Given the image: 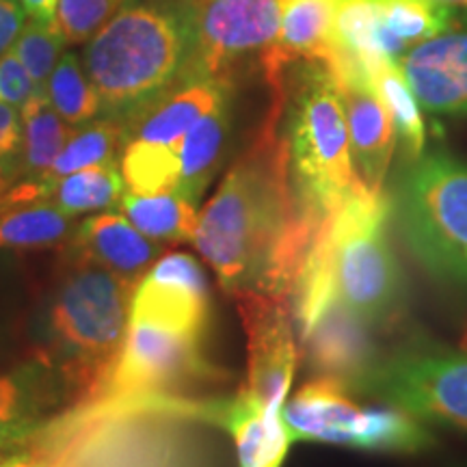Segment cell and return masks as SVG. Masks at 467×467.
Returning a JSON list of instances; mask_svg holds the SVG:
<instances>
[{
  "label": "cell",
  "mask_w": 467,
  "mask_h": 467,
  "mask_svg": "<svg viewBox=\"0 0 467 467\" xmlns=\"http://www.w3.org/2000/svg\"><path fill=\"white\" fill-rule=\"evenodd\" d=\"M337 3L340 0H279L282 25L277 42L260 67L271 89L284 87L285 72L296 63H325L329 58Z\"/></svg>",
  "instance_id": "18"
},
{
  "label": "cell",
  "mask_w": 467,
  "mask_h": 467,
  "mask_svg": "<svg viewBox=\"0 0 467 467\" xmlns=\"http://www.w3.org/2000/svg\"><path fill=\"white\" fill-rule=\"evenodd\" d=\"M124 192L126 184L117 162H102L57 180L46 192L44 202L74 219L98 210H119Z\"/></svg>",
  "instance_id": "26"
},
{
  "label": "cell",
  "mask_w": 467,
  "mask_h": 467,
  "mask_svg": "<svg viewBox=\"0 0 467 467\" xmlns=\"http://www.w3.org/2000/svg\"><path fill=\"white\" fill-rule=\"evenodd\" d=\"M254 141L227 169L223 182L197 219L192 244L227 295H292L309 251L323 234L303 217L290 180L284 117V87Z\"/></svg>",
  "instance_id": "1"
},
{
  "label": "cell",
  "mask_w": 467,
  "mask_h": 467,
  "mask_svg": "<svg viewBox=\"0 0 467 467\" xmlns=\"http://www.w3.org/2000/svg\"><path fill=\"white\" fill-rule=\"evenodd\" d=\"M461 348H463V350H465V355H467V331H465L463 340H461Z\"/></svg>",
  "instance_id": "41"
},
{
  "label": "cell",
  "mask_w": 467,
  "mask_h": 467,
  "mask_svg": "<svg viewBox=\"0 0 467 467\" xmlns=\"http://www.w3.org/2000/svg\"><path fill=\"white\" fill-rule=\"evenodd\" d=\"M195 0H128L85 46L100 117L132 126L186 80Z\"/></svg>",
  "instance_id": "5"
},
{
  "label": "cell",
  "mask_w": 467,
  "mask_h": 467,
  "mask_svg": "<svg viewBox=\"0 0 467 467\" xmlns=\"http://www.w3.org/2000/svg\"><path fill=\"white\" fill-rule=\"evenodd\" d=\"M435 443L431 431L405 409L389 405L364 407L353 448L368 452H422Z\"/></svg>",
  "instance_id": "28"
},
{
  "label": "cell",
  "mask_w": 467,
  "mask_h": 467,
  "mask_svg": "<svg viewBox=\"0 0 467 467\" xmlns=\"http://www.w3.org/2000/svg\"><path fill=\"white\" fill-rule=\"evenodd\" d=\"M337 91L347 115L350 159L359 182L372 192H383L389 162L396 148L392 115L370 83L364 69L355 66H334Z\"/></svg>",
  "instance_id": "13"
},
{
  "label": "cell",
  "mask_w": 467,
  "mask_h": 467,
  "mask_svg": "<svg viewBox=\"0 0 467 467\" xmlns=\"http://www.w3.org/2000/svg\"><path fill=\"white\" fill-rule=\"evenodd\" d=\"M119 171L126 191L150 195V192L175 191L180 178L178 148L128 141L119 156Z\"/></svg>",
  "instance_id": "32"
},
{
  "label": "cell",
  "mask_w": 467,
  "mask_h": 467,
  "mask_svg": "<svg viewBox=\"0 0 467 467\" xmlns=\"http://www.w3.org/2000/svg\"><path fill=\"white\" fill-rule=\"evenodd\" d=\"M0 467H37L33 461H28L25 454H11V457L0 461Z\"/></svg>",
  "instance_id": "39"
},
{
  "label": "cell",
  "mask_w": 467,
  "mask_h": 467,
  "mask_svg": "<svg viewBox=\"0 0 467 467\" xmlns=\"http://www.w3.org/2000/svg\"><path fill=\"white\" fill-rule=\"evenodd\" d=\"M370 83L381 98L385 109L392 115L396 134L400 137L402 145H405L409 159L418 161L424 150V119L420 113V104L413 96L411 87L407 85L405 76L392 58H385L370 72Z\"/></svg>",
  "instance_id": "30"
},
{
  "label": "cell",
  "mask_w": 467,
  "mask_h": 467,
  "mask_svg": "<svg viewBox=\"0 0 467 467\" xmlns=\"http://www.w3.org/2000/svg\"><path fill=\"white\" fill-rule=\"evenodd\" d=\"M299 66L290 87L285 83L284 102L290 180L303 217L323 234L359 178L334 74L320 61Z\"/></svg>",
  "instance_id": "6"
},
{
  "label": "cell",
  "mask_w": 467,
  "mask_h": 467,
  "mask_svg": "<svg viewBox=\"0 0 467 467\" xmlns=\"http://www.w3.org/2000/svg\"><path fill=\"white\" fill-rule=\"evenodd\" d=\"M232 126V104L225 96L189 128L178 148L180 178L175 192L200 206L203 191L219 171Z\"/></svg>",
  "instance_id": "22"
},
{
  "label": "cell",
  "mask_w": 467,
  "mask_h": 467,
  "mask_svg": "<svg viewBox=\"0 0 467 467\" xmlns=\"http://www.w3.org/2000/svg\"><path fill=\"white\" fill-rule=\"evenodd\" d=\"M375 327L368 325L337 299L320 309L317 318L299 331L301 353L317 377H336L340 381H355L379 359Z\"/></svg>",
  "instance_id": "15"
},
{
  "label": "cell",
  "mask_w": 467,
  "mask_h": 467,
  "mask_svg": "<svg viewBox=\"0 0 467 467\" xmlns=\"http://www.w3.org/2000/svg\"><path fill=\"white\" fill-rule=\"evenodd\" d=\"M232 83L210 78H189L173 87L154 107L145 110L128 128V141H143L165 148H180L189 128L214 104L230 96Z\"/></svg>",
  "instance_id": "20"
},
{
  "label": "cell",
  "mask_w": 467,
  "mask_h": 467,
  "mask_svg": "<svg viewBox=\"0 0 467 467\" xmlns=\"http://www.w3.org/2000/svg\"><path fill=\"white\" fill-rule=\"evenodd\" d=\"M67 405L72 399L63 379L33 355L0 372V454H16Z\"/></svg>",
  "instance_id": "14"
},
{
  "label": "cell",
  "mask_w": 467,
  "mask_h": 467,
  "mask_svg": "<svg viewBox=\"0 0 467 467\" xmlns=\"http://www.w3.org/2000/svg\"><path fill=\"white\" fill-rule=\"evenodd\" d=\"M126 143L128 128L109 117H98L89 124L74 128L44 178L31 182L37 191V202H44L50 186L69 173L91 165H102V162H117V156H121Z\"/></svg>",
  "instance_id": "23"
},
{
  "label": "cell",
  "mask_w": 467,
  "mask_h": 467,
  "mask_svg": "<svg viewBox=\"0 0 467 467\" xmlns=\"http://www.w3.org/2000/svg\"><path fill=\"white\" fill-rule=\"evenodd\" d=\"M67 247L137 285L162 244L143 236L124 214H96L76 225Z\"/></svg>",
  "instance_id": "19"
},
{
  "label": "cell",
  "mask_w": 467,
  "mask_h": 467,
  "mask_svg": "<svg viewBox=\"0 0 467 467\" xmlns=\"http://www.w3.org/2000/svg\"><path fill=\"white\" fill-rule=\"evenodd\" d=\"M348 389L405 409L418 420L467 431V355L402 350L379 358Z\"/></svg>",
  "instance_id": "9"
},
{
  "label": "cell",
  "mask_w": 467,
  "mask_h": 467,
  "mask_svg": "<svg viewBox=\"0 0 467 467\" xmlns=\"http://www.w3.org/2000/svg\"><path fill=\"white\" fill-rule=\"evenodd\" d=\"M219 426L230 431L238 467L284 465L292 437L284 424L282 411H268L241 389L225 399Z\"/></svg>",
  "instance_id": "21"
},
{
  "label": "cell",
  "mask_w": 467,
  "mask_h": 467,
  "mask_svg": "<svg viewBox=\"0 0 467 467\" xmlns=\"http://www.w3.org/2000/svg\"><path fill=\"white\" fill-rule=\"evenodd\" d=\"M128 0H58L57 22L67 44H87Z\"/></svg>",
  "instance_id": "34"
},
{
  "label": "cell",
  "mask_w": 467,
  "mask_h": 467,
  "mask_svg": "<svg viewBox=\"0 0 467 467\" xmlns=\"http://www.w3.org/2000/svg\"><path fill=\"white\" fill-rule=\"evenodd\" d=\"M225 379L227 372L203 355L202 340L130 320L124 347L91 400L186 396Z\"/></svg>",
  "instance_id": "8"
},
{
  "label": "cell",
  "mask_w": 467,
  "mask_h": 467,
  "mask_svg": "<svg viewBox=\"0 0 467 467\" xmlns=\"http://www.w3.org/2000/svg\"><path fill=\"white\" fill-rule=\"evenodd\" d=\"M130 320L203 340L210 320V285L200 262L169 254L145 273L132 292Z\"/></svg>",
  "instance_id": "12"
},
{
  "label": "cell",
  "mask_w": 467,
  "mask_h": 467,
  "mask_svg": "<svg viewBox=\"0 0 467 467\" xmlns=\"http://www.w3.org/2000/svg\"><path fill=\"white\" fill-rule=\"evenodd\" d=\"M35 93L37 89H35L33 78L16 52L9 48L0 57V102L22 110Z\"/></svg>",
  "instance_id": "35"
},
{
  "label": "cell",
  "mask_w": 467,
  "mask_h": 467,
  "mask_svg": "<svg viewBox=\"0 0 467 467\" xmlns=\"http://www.w3.org/2000/svg\"><path fill=\"white\" fill-rule=\"evenodd\" d=\"M25 17L20 0H0V57L14 46L17 33L25 26Z\"/></svg>",
  "instance_id": "37"
},
{
  "label": "cell",
  "mask_w": 467,
  "mask_h": 467,
  "mask_svg": "<svg viewBox=\"0 0 467 467\" xmlns=\"http://www.w3.org/2000/svg\"><path fill=\"white\" fill-rule=\"evenodd\" d=\"M22 9H25L26 17L42 22L57 20V5L58 0H20Z\"/></svg>",
  "instance_id": "38"
},
{
  "label": "cell",
  "mask_w": 467,
  "mask_h": 467,
  "mask_svg": "<svg viewBox=\"0 0 467 467\" xmlns=\"http://www.w3.org/2000/svg\"><path fill=\"white\" fill-rule=\"evenodd\" d=\"M22 113V143L17 151L20 182H37L67 143L74 128L67 126L46 93H35Z\"/></svg>",
  "instance_id": "24"
},
{
  "label": "cell",
  "mask_w": 467,
  "mask_h": 467,
  "mask_svg": "<svg viewBox=\"0 0 467 467\" xmlns=\"http://www.w3.org/2000/svg\"><path fill=\"white\" fill-rule=\"evenodd\" d=\"M348 392L347 383L336 377H317L301 385L282 407L284 424L292 441L353 448L361 407Z\"/></svg>",
  "instance_id": "17"
},
{
  "label": "cell",
  "mask_w": 467,
  "mask_h": 467,
  "mask_svg": "<svg viewBox=\"0 0 467 467\" xmlns=\"http://www.w3.org/2000/svg\"><path fill=\"white\" fill-rule=\"evenodd\" d=\"M74 230L72 217L48 202L16 206L0 213V249H63Z\"/></svg>",
  "instance_id": "27"
},
{
  "label": "cell",
  "mask_w": 467,
  "mask_h": 467,
  "mask_svg": "<svg viewBox=\"0 0 467 467\" xmlns=\"http://www.w3.org/2000/svg\"><path fill=\"white\" fill-rule=\"evenodd\" d=\"M377 7L385 33L402 55L457 25L451 7L437 0H377Z\"/></svg>",
  "instance_id": "29"
},
{
  "label": "cell",
  "mask_w": 467,
  "mask_h": 467,
  "mask_svg": "<svg viewBox=\"0 0 467 467\" xmlns=\"http://www.w3.org/2000/svg\"><path fill=\"white\" fill-rule=\"evenodd\" d=\"M279 0H208L195 3L189 78L232 83L244 63L262 61L277 42Z\"/></svg>",
  "instance_id": "10"
},
{
  "label": "cell",
  "mask_w": 467,
  "mask_h": 467,
  "mask_svg": "<svg viewBox=\"0 0 467 467\" xmlns=\"http://www.w3.org/2000/svg\"><path fill=\"white\" fill-rule=\"evenodd\" d=\"M385 192L358 184L309 251L292 288L299 331L337 299L368 325L394 323L405 306V277L388 238Z\"/></svg>",
  "instance_id": "4"
},
{
  "label": "cell",
  "mask_w": 467,
  "mask_h": 467,
  "mask_svg": "<svg viewBox=\"0 0 467 467\" xmlns=\"http://www.w3.org/2000/svg\"><path fill=\"white\" fill-rule=\"evenodd\" d=\"M46 96L67 126L80 128L100 117V102L83 61L76 52H63L52 69Z\"/></svg>",
  "instance_id": "31"
},
{
  "label": "cell",
  "mask_w": 467,
  "mask_h": 467,
  "mask_svg": "<svg viewBox=\"0 0 467 467\" xmlns=\"http://www.w3.org/2000/svg\"><path fill=\"white\" fill-rule=\"evenodd\" d=\"M119 210L143 236L161 244L192 241L200 219L195 203L180 197L175 191L150 195L126 191Z\"/></svg>",
  "instance_id": "25"
},
{
  "label": "cell",
  "mask_w": 467,
  "mask_h": 467,
  "mask_svg": "<svg viewBox=\"0 0 467 467\" xmlns=\"http://www.w3.org/2000/svg\"><path fill=\"white\" fill-rule=\"evenodd\" d=\"M437 3H443V5H465V7H467V0H437Z\"/></svg>",
  "instance_id": "40"
},
{
  "label": "cell",
  "mask_w": 467,
  "mask_h": 467,
  "mask_svg": "<svg viewBox=\"0 0 467 467\" xmlns=\"http://www.w3.org/2000/svg\"><path fill=\"white\" fill-rule=\"evenodd\" d=\"M22 143V113L11 104L0 102V159H14Z\"/></svg>",
  "instance_id": "36"
},
{
  "label": "cell",
  "mask_w": 467,
  "mask_h": 467,
  "mask_svg": "<svg viewBox=\"0 0 467 467\" xmlns=\"http://www.w3.org/2000/svg\"><path fill=\"white\" fill-rule=\"evenodd\" d=\"M195 3H197V5H202V3H208V0H195Z\"/></svg>",
  "instance_id": "42"
},
{
  "label": "cell",
  "mask_w": 467,
  "mask_h": 467,
  "mask_svg": "<svg viewBox=\"0 0 467 467\" xmlns=\"http://www.w3.org/2000/svg\"><path fill=\"white\" fill-rule=\"evenodd\" d=\"M137 285L63 247L31 314L33 358L55 368L72 407L98 394L124 347Z\"/></svg>",
  "instance_id": "3"
},
{
  "label": "cell",
  "mask_w": 467,
  "mask_h": 467,
  "mask_svg": "<svg viewBox=\"0 0 467 467\" xmlns=\"http://www.w3.org/2000/svg\"><path fill=\"white\" fill-rule=\"evenodd\" d=\"M221 399L141 396L91 400L58 413L20 454L37 467H197L189 424H217Z\"/></svg>",
  "instance_id": "2"
},
{
  "label": "cell",
  "mask_w": 467,
  "mask_h": 467,
  "mask_svg": "<svg viewBox=\"0 0 467 467\" xmlns=\"http://www.w3.org/2000/svg\"><path fill=\"white\" fill-rule=\"evenodd\" d=\"M420 109L467 115V33L437 35L409 48L399 61Z\"/></svg>",
  "instance_id": "16"
},
{
  "label": "cell",
  "mask_w": 467,
  "mask_h": 467,
  "mask_svg": "<svg viewBox=\"0 0 467 467\" xmlns=\"http://www.w3.org/2000/svg\"><path fill=\"white\" fill-rule=\"evenodd\" d=\"M66 44L67 39L57 20L42 22L28 17L22 31L17 33L11 50L16 52L22 66L26 67L37 93H46V85H48L52 69H55L58 58H61L63 46Z\"/></svg>",
  "instance_id": "33"
},
{
  "label": "cell",
  "mask_w": 467,
  "mask_h": 467,
  "mask_svg": "<svg viewBox=\"0 0 467 467\" xmlns=\"http://www.w3.org/2000/svg\"><path fill=\"white\" fill-rule=\"evenodd\" d=\"M247 331V392L268 411H282L301 350L290 295L241 292L234 296Z\"/></svg>",
  "instance_id": "11"
},
{
  "label": "cell",
  "mask_w": 467,
  "mask_h": 467,
  "mask_svg": "<svg viewBox=\"0 0 467 467\" xmlns=\"http://www.w3.org/2000/svg\"><path fill=\"white\" fill-rule=\"evenodd\" d=\"M394 214L420 266L467 288V162L446 151L420 156L399 186Z\"/></svg>",
  "instance_id": "7"
}]
</instances>
